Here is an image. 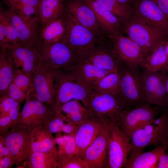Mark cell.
<instances>
[{
    "label": "cell",
    "instance_id": "obj_20",
    "mask_svg": "<svg viewBox=\"0 0 168 168\" xmlns=\"http://www.w3.org/2000/svg\"><path fill=\"white\" fill-rule=\"evenodd\" d=\"M107 123H111L103 122L90 113L80 125L74 135L76 144L74 155L83 157L86 149L93 142L104 125Z\"/></svg>",
    "mask_w": 168,
    "mask_h": 168
},
{
    "label": "cell",
    "instance_id": "obj_3",
    "mask_svg": "<svg viewBox=\"0 0 168 168\" xmlns=\"http://www.w3.org/2000/svg\"><path fill=\"white\" fill-rule=\"evenodd\" d=\"M65 31L60 42L78 57H83L92 47L103 43L101 39L83 26L65 11L63 15Z\"/></svg>",
    "mask_w": 168,
    "mask_h": 168
},
{
    "label": "cell",
    "instance_id": "obj_34",
    "mask_svg": "<svg viewBox=\"0 0 168 168\" xmlns=\"http://www.w3.org/2000/svg\"><path fill=\"white\" fill-rule=\"evenodd\" d=\"M120 75L118 70L106 75L91 88L100 91L120 94Z\"/></svg>",
    "mask_w": 168,
    "mask_h": 168
},
{
    "label": "cell",
    "instance_id": "obj_11",
    "mask_svg": "<svg viewBox=\"0 0 168 168\" xmlns=\"http://www.w3.org/2000/svg\"><path fill=\"white\" fill-rule=\"evenodd\" d=\"M32 129L17 125L1 136L0 140L10 154L20 162L28 159L33 153L30 139Z\"/></svg>",
    "mask_w": 168,
    "mask_h": 168
},
{
    "label": "cell",
    "instance_id": "obj_6",
    "mask_svg": "<svg viewBox=\"0 0 168 168\" xmlns=\"http://www.w3.org/2000/svg\"><path fill=\"white\" fill-rule=\"evenodd\" d=\"M141 68L133 70L120 62L118 72L120 77V94L125 109L149 104L145 96L141 77Z\"/></svg>",
    "mask_w": 168,
    "mask_h": 168
},
{
    "label": "cell",
    "instance_id": "obj_30",
    "mask_svg": "<svg viewBox=\"0 0 168 168\" xmlns=\"http://www.w3.org/2000/svg\"><path fill=\"white\" fill-rule=\"evenodd\" d=\"M57 152H33L23 163V166L30 168H58Z\"/></svg>",
    "mask_w": 168,
    "mask_h": 168
},
{
    "label": "cell",
    "instance_id": "obj_15",
    "mask_svg": "<svg viewBox=\"0 0 168 168\" xmlns=\"http://www.w3.org/2000/svg\"><path fill=\"white\" fill-rule=\"evenodd\" d=\"M26 99L18 125L30 129L39 126H45L55 110L30 95Z\"/></svg>",
    "mask_w": 168,
    "mask_h": 168
},
{
    "label": "cell",
    "instance_id": "obj_12",
    "mask_svg": "<svg viewBox=\"0 0 168 168\" xmlns=\"http://www.w3.org/2000/svg\"><path fill=\"white\" fill-rule=\"evenodd\" d=\"M162 72H153L141 68V77L146 100L149 104L163 108L168 106L166 77Z\"/></svg>",
    "mask_w": 168,
    "mask_h": 168
},
{
    "label": "cell",
    "instance_id": "obj_16",
    "mask_svg": "<svg viewBox=\"0 0 168 168\" xmlns=\"http://www.w3.org/2000/svg\"><path fill=\"white\" fill-rule=\"evenodd\" d=\"M115 122L104 124L93 142L85 151L83 158L86 168H107L110 133Z\"/></svg>",
    "mask_w": 168,
    "mask_h": 168
},
{
    "label": "cell",
    "instance_id": "obj_27",
    "mask_svg": "<svg viewBox=\"0 0 168 168\" xmlns=\"http://www.w3.org/2000/svg\"><path fill=\"white\" fill-rule=\"evenodd\" d=\"M80 101L77 99L71 100L63 104L57 110L63 115L66 122L80 124L89 115V110L83 106Z\"/></svg>",
    "mask_w": 168,
    "mask_h": 168
},
{
    "label": "cell",
    "instance_id": "obj_26",
    "mask_svg": "<svg viewBox=\"0 0 168 168\" xmlns=\"http://www.w3.org/2000/svg\"><path fill=\"white\" fill-rule=\"evenodd\" d=\"M166 40L161 42L144 60L141 68L153 72L167 73V58L165 51Z\"/></svg>",
    "mask_w": 168,
    "mask_h": 168
},
{
    "label": "cell",
    "instance_id": "obj_49",
    "mask_svg": "<svg viewBox=\"0 0 168 168\" xmlns=\"http://www.w3.org/2000/svg\"><path fill=\"white\" fill-rule=\"evenodd\" d=\"M2 141H0V158H2L3 156H5L10 155L8 149L5 146Z\"/></svg>",
    "mask_w": 168,
    "mask_h": 168
},
{
    "label": "cell",
    "instance_id": "obj_25",
    "mask_svg": "<svg viewBox=\"0 0 168 168\" xmlns=\"http://www.w3.org/2000/svg\"><path fill=\"white\" fill-rule=\"evenodd\" d=\"M65 12L64 0H41L38 17L41 27L63 16Z\"/></svg>",
    "mask_w": 168,
    "mask_h": 168
},
{
    "label": "cell",
    "instance_id": "obj_19",
    "mask_svg": "<svg viewBox=\"0 0 168 168\" xmlns=\"http://www.w3.org/2000/svg\"><path fill=\"white\" fill-rule=\"evenodd\" d=\"M65 11L100 38L104 32L91 8L82 0H64Z\"/></svg>",
    "mask_w": 168,
    "mask_h": 168
},
{
    "label": "cell",
    "instance_id": "obj_45",
    "mask_svg": "<svg viewBox=\"0 0 168 168\" xmlns=\"http://www.w3.org/2000/svg\"><path fill=\"white\" fill-rule=\"evenodd\" d=\"M11 127V120L9 116L0 117V133L1 135L7 132Z\"/></svg>",
    "mask_w": 168,
    "mask_h": 168
},
{
    "label": "cell",
    "instance_id": "obj_18",
    "mask_svg": "<svg viewBox=\"0 0 168 168\" xmlns=\"http://www.w3.org/2000/svg\"><path fill=\"white\" fill-rule=\"evenodd\" d=\"M4 51L17 70L24 72L32 78L33 73L42 62L40 55L36 51L19 43L7 46Z\"/></svg>",
    "mask_w": 168,
    "mask_h": 168
},
{
    "label": "cell",
    "instance_id": "obj_10",
    "mask_svg": "<svg viewBox=\"0 0 168 168\" xmlns=\"http://www.w3.org/2000/svg\"><path fill=\"white\" fill-rule=\"evenodd\" d=\"M110 36L112 50L119 61L131 69H140L146 57L140 47L119 33Z\"/></svg>",
    "mask_w": 168,
    "mask_h": 168
},
{
    "label": "cell",
    "instance_id": "obj_41",
    "mask_svg": "<svg viewBox=\"0 0 168 168\" xmlns=\"http://www.w3.org/2000/svg\"><path fill=\"white\" fill-rule=\"evenodd\" d=\"M6 14L4 10L0 7V51L4 50L6 48L5 33Z\"/></svg>",
    "mask_w": 168,
    "mask_h": 168
},
{
    "label": "cell",
    "instance_id": "obj_38",
    "mask_svg": "<svg viewBox=\"0 0 168 168\" xmlns=\"http://www.w3.org/2000/svg\"><path fill=\"white\" fill-rule=\"evenodd\" d=\"M28 95L26 91L17 87L13 83H11L6 92L0 96H7L22 103Z\"/></svg>",
    "mask_w": 168,
    "mask_h": 168
},
{
    "label": "cell",
    "instance_id": "obj_52",
    "mask_svg": "<svg viewBox=\"0 0 168 168\" xmlns=\"http://www.w3.org/2000/svg\"><path fill=\"white\" fill-rule=\"evenodd\" d=\"M166 86L168 98V74L166 75Z\"/></svg>",
    "mask_w": 168,
    "mask_h": 168
},
{
    "label": "cell",
    "instance_id": "obj_14",
    "mask_svg": "<svg viewBox=\"0 0 168 168\" xmlns=\"http://www.w3.org/2000/svg\"><path fill=\"white\" fill-rule=\"evenodd\" d=\"M130 12L168 37V19L152 0H133L129 6Z\"/></svg>",
    "mask_w": 168,
    "mask_h": 168
},
{
    "label": "cell",
    "instance_id": "obj_8",
    "mask_svg": "<svg viewBox=\"0 0 168 168\" xmlns=\"http://www.w3.org/2000/svg\"><path fill=\"white\" fill-rule=\"evenodd\" d=\"M164 109L157 106L152 107L147 104L130 110L124 109L116 122L120 131L130 138L133 133L155 118Z\"/></svg>",
    "mask_w": 168,
    "mask_h": 168
},
{
    "label": "cell",
    "instance_id": "obj_13",
    "mask_svg": "<svg viewBox=\"0 0 168 168\" xmlns=\"http://www.w3.org/2000/svg\"><path fill=\"white\" fill-rule=\"evenodd\" d=\"M5 10L10 23L16 30L19 43L24 47L33 49L40 40L41 26L38 17H25L8 9Z\"/></svg>",
    "mask_w": 168,
    "mask_h": 168
},
{
    "label": "cell",
    "instance_id": "obj_47",
    "mask_svg": "<svg viewBox=\"0 0 168 168\" xmlns=\"http://www.w3.org/2000/svg\"><path fill=\"white\" fill-rule=\"evenodd\" d=\"M155 168H168V153L166 151L160 156Z\"/></svg>",
    "mask_w": 168,
    "mask_h": 168
},
{
    "label": "cell",
    "instance_id": "obj_29",
    "mask_svg": "<svg viewBox=\"0 0 168 168\" xmlns=\"http://www.w3.org/2000/svg\"><path fill=\"white\" fill-rule=\"evenodd\" d=\"M91 87L110 72L98 68L81 57L74 70Z\"/></svg>",
    "mask_w": 168,
    "mask_h": 168
},
{
    "label": "cell",
    "instance_id": "obj_4",
    "mask_svg": "<svg viewBox=\"0 0 168 168\" xmlns=\"http://www.w3.org/2000/svg\"><path fill=\"white\" fill-rule=\"evenodd\" d=\"M33 49L39 54L43 62L56 70H73L81 57L61 42L46 44L39 40Z\"/></svg>",
    "mask_w": 168,
    "mask_h": 168
},
{
    "label": "cell",
    "instance_id": "obj_33",
    "mask_svg": "<svg viewBox=\"0 0 168 168\" xmlns=\"http://www.w3.org/2000/svg\"><path fill=\"white\" fill-rule=\"evenodd\" d=\"M17 71L6 56L4 51H0V96L7 91Z\"/></svg>",
    "mask_w": 168,
    "mask_h": 168
},
{
    "label": "cell",
    "instance_id": "obj_48",
    "mask_svg": "<svg viewBox=\"0 0 168 168\" xmlns=\"http://www.w3.org/2000/svg\"><path fill=\"white\" fill-rule=\"evenodd\" d=\"M158 5L168 19V0H152Z\"/></svg>",
    "mask_w": 168,
    "mask_h": 168
},
{
    "label": "cell",
    "instance_id": "obj_24",
    "mask_svg": "<svg viewBox=\"0 0 168 168\" xmlns=\"http://www.w3.org/2000/svg\"><path fill=\"white\" fill-rule=\"evenodd\" d=\"M43 125L32 128L30 134L31 145L33 152H57L55 147V138Z\"/></svg>",
    "mask_w": 168,
    "mask_h": 168
},
{
    "label": "cell",
    "instance_id": "obj_23",
    "mask_svg": "<svg viewBox=\"0 0 168 168\" xmlns=\"http://www.w3.org/2000/svg\"><path fill=\"white\" fill-rule=\"evenodd\" d=\"M168 148V142L156 147L149 151L133 156H129L124 164V168H155L160 156Z\"/></svg>",
    "mask_w": 168,
    "mask_h": 168
},
{
    "label": "cell",
    "instance_id": "obj_22",
    "mask_svg": "<svg viewBox=\"0 0 168 168\" xmlns=\"http://www.w3.org/2000/svg\"><path fill=\"white\" fill-rule=\"evenodd\" d=\"M94 12L104 32L110 35L119 33L121 20L100 5L95 0H82Z\"/></svg>",
    "mask_w": 168,
    "mask_h": 168
},
{
    "label": "cell",
    "instance_id": "obj_2",
    "mask_svg": "<svg viewBox=\"0 0 168 168\" xmlns=\"http://www.w3.org/2000/svg\"><path fill=\"white\" fill-rule=\"evenodd\" d=\"M168 142V106L161 115L133 133L130 138L129 156H136L146 147H155Z\"/></svg>",
    "mask_w": 168,
    "mask_h": 168
},
{
    "label": "cell",
    "instance_id": "obj_39",
    "mask_svg": "<svg viewBox=\"0 0 168 168\" xmlns=\"http://www.w3.org/2000/svg\"><path fill=\"white\" fill-rule=\"evenodd\" d=\"M6 14L5 33L6 47L8 45H12L18 43V39L16 30L10 23L8 17Z\"/></svg>",
    "mask_w": 168,
    "mask_h": 168
},
{
    "label": "cell",
    "instance_id": "obj_1",
    "mask_svg": "<svg viewBox=\"0 0 168 168\" xmlns=\"http://www.w3.org/2000/svg\"><path fill=\"white\" fill-rule=\"evenodd\" d=\"M56 94L52 106L55 111L63 104L77 99L89 108V98L92 89L75 70H56Z\"/></svg>",
    "mask_w": 168,
    "mask_h": 168
},
{
    "label": "cell",
    "instance_id": "obj_7",
    "mask_svg": "<svg viewBox=\"0 0 168 168\" xmlns=\"http://www.w3.org/2000/svg\"><path fill=\"white\" fill-rule=\"evenodd\" d=\"M125 22L124 31L141 48L146 57L166 37L142 20L133 16Z\"/></svg>",
    "mask_w": 168,
    "mask_h": 168
},
{
    "label": "cell",
    "instance_id": "obj_21",
    "mask_svg": "<svg viewBox=\"0 0 168 168\" xmlns=\"http://www.w3.org/2000/svg\"><path fill=\"white\" fill-rule=\"evenodd\" d=\"M112 48L101 43L91 48L82 57L100 68L110 72L117 71L120 62Z\"/></svg>",
    "mask_w": 168,
    "mask_h": 168
},
{
    "label": "cell",
    "instance_id": "obj_31",
    "mask_svg": "<svg viewBox=\"0 0 168 168\" xmlns=\"http://www.w3.org/2000/svg\"><path fill=\"white\" fill-rule=\"evenodd\" d=\"M41 0H2V2L15 13L23 16L32 17L37 16Z\"/></svg>",
    "mask_w": 168,
    "mask_h": 168
},
{
    "label": "cell",
    "instance_id": "obj_35",
    "mask_svg": "<svg viewBox=\"0 0 168 168\" xmlns=\"http://www.w3.org/2000/svg\"><path fill=\"white\" fill-rule=\"evenodd\" d=\"M103 8L111 12L124 22L130 17L128 7L117 0H95Z\"/></svg>",
    "mask_w": 168,
    "mask_h": 168
},
{
    "label": "cell",
    "instance_id": "obj_42",
    "mask_svg": "<svg viewBox=\"0 0 168 168\" xmlns=\"http://www.w3.org/2000/svg\"><path fill=\"white\" fill-rule=\"evenodd\" d=\"M21 103L7 96H0V107H20Z\"/></svg>",
    "mask_w": 168,
    "mask_h": 168
},
{
    "label": "cell",
    "instance_id": "obj_36",
    "mask_svg": "<svg viewBox=\"0 0 168 168\" xmlns=\"http://www.w3.org/2000/svg\"><path fill=\"white\" fill-rule=\"evenodd\" d=\"M11 83L26 91L28 95L32 91V78L24 72L17 70Z\"/></svg>",
    "mask_w": 168,
    "mask_h": 168
},
{
    "label": "cell",
    "instance_id": "obj_5",
    "mask_svg": "<svg viewBox=\"0 0 168 168\" xmlns=\"http://www.w3.org/2000/svg\"><path fill=\"white\" fill-rule=\"evenodd\" d=\"M88 109L90 114L99 119L112 123L117 121L125 105L120 94L92 90Z\"/></svg>",
    "mask_w": 168,
    "mask_h": 168
},
{
    "label": "cell",
    "instance_id": "obj_44",
    "mask_svg": "<svg viewBox=\"0 0 168 168\" xmlns=\"http://www.w3.org/2000/svg\"><path fill=\"white\" fill-rule=\"evenodd\" d=\"M19 110L20 107H13L9 112L8 116L11 120V128L18 124L20 113Z\"/></svg>",
    "mask_w": 168,
    "mask_h": 168
},
{
    "label": "cell",
    "instance_id": "obj_28",
    "mask_svg": "<svg viewBox=\"0 0 168 168\" xmlns=\"http://www.w3.org/2000/svg\"><path fill=\"white\" fill-rule=\"evenodd\" d=\"M65 31L63 15L48 23L44 26H41L39 40L46 44L60 42Z\"/></svg>",
    "mask_w": 168,
    "mask_h": 168
},
{
    "label": "cell",
    "instance_id": "obj_17",
    "mask_svg": "<svg viewBox=\"0 0 168 168\" xmlns=\"http://www.w3.org/2000/svg\"><path fill=\"white\" fill-rule=\"evenodd\" d=\"M131 149L130 138L120 131L116 122L110 131L107 168H123Z\"/></svg>",
    "mask_w": 168,
    "mask_h": 168
},
{
    "label": "cell",
    "instance_id": "obj_32",
    "mask_svg": "<svg viewBox=\"0 0 168 168\" xmlns=\"http://www.w3.org/2000/svg\"><path fill=\"white\" fill-rule=\"evenodd\" d=\"M58 145L57 150L58 167L70 160L74 155L76 144L74 136L71 135H58L55 138Z\"/></svg>",
    "mask_w": 168,
    "mask_h": 168
},
{
    "label": "cell",
    "instance_id": "obj_43",
    "mask_svg": "<svg viewBox=\"0 0 168 168\" xmlns=\"http://www.w3.org/2000/svg\"><path fill=\"white\" fill-rule=\"evenodd\" d=\"M20 162L10 155L0 158V168H11L13 165Z\"/></svg>",
    "mask_w": 168,
    "mask_h": 168
},
{
    "label": "cell",
    "instance_id": "obj_50",
    "mask_svg": "<svg viewBox=\"0 0 168 168\" xmlns=\"http://www.w3.org/2000/svg\"><path fill=\"white\" fill-rule=\"evenodd\" d=\"M165 49L167 58V72L168 73V37L166 41Z\"/></svg>",
    "mask_w": 168,
    "mask_h": 168
},
{
    "label": "cell",
    "instance_id": "obj_40",
    "mask_svg": "<svg viewBox=\"0 0 168 168\" xmlns=\"http://www.w3.org/2000/svg\"><path fill=\"white\" fill-rule=\"evenodd\" d=\"M59 168H86V167L83 157L74 155L70 160L60 165Z\"/></svg>",
    "mask_w": 168,
    "mask_h": 168
},
{
    "label": "cell",
    "instance_id": "obj_51",
    "mask_svg": "<svg viewBox=\"0 0 168 168\" xmlns=\"http://www.w3.org/2000/svg\"><path fill=\"white\" fill-rule=\"evenodd\" d=\"M121 3L129 6L133 0H117Z\"/></svg>",
    "mask_w": 168,
    "mask_h": 168
},
{
    "label": "cell",
    "instance_id": "obj_46",
    "mask_svg": "<svg viewBox=\"0 0 168 168\" xmlns=\"http://www.w3.org/2000/svg\"><path fill=\"white\" fill-rule=\"evenodd\" d=\"M80 125L67 123L64 124L62 128L61 131L68 135L74 136Z\"/></svg>",
    "mask_w": 168,
    "mask_h": 168
},
{
    "label": "cell",
    "instance_id": "obj_37",
    "mask_svg": "<svg viewBox=\"0 0 168 168\" xmlns=\"http://www.w3.org/2000/svg\"><path fill=\"white\" fill-rule=\"evenodd\" d=\"M64 122L66 120L63 115L58 111H55L45 126L51 133H59L61 132Z\"/></svg>",
    "mask_w": 168,
    "mask_h": 168
},
{
    "label": "cell",
    "instance_id": "obj_9",
    "mask_svg": "<svg viewBox=\"0 0 168 168\" xmlns=\"http://www.w3.org/2000/svg\"><path fill=\"white\" fill-rule=\"evenodd\" d=\"M56 70L42 61L33 74V87L29 94L52 108L56 94Z\"/></svg>",
    "mask_w": 168,
    "mask_h": 168
}]
</instances>
